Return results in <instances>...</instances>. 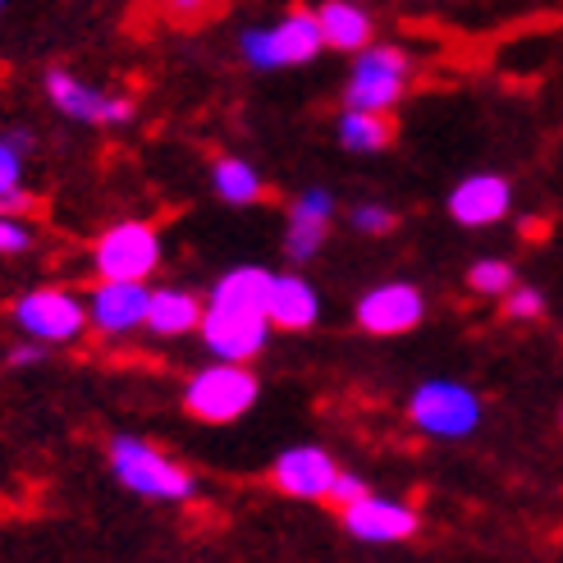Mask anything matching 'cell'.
<instances>
[{
  "label": "cell",
  "mask_w": 563,
  "mask_h": 563,
  "mask_svg": "<svg viewBox=\"0 0 563 563\" xmlns=\"http://www.w3.org/2000/svg\"><path fill=\"white\" fill-rule=\"evenodd\" d=\"M321 51H325V37H321L317 10H285L275 23H252L239 33V55L262 74L312 65Z\"/></svg>",
  "instance_id": "1"
},
{
  "label": "cell",
  "mask_w": 563,
  "mask_h": 563,
  "mask_svg": "<svg viewBox=\"0 0 563 563\" xmlns=\"http://www.w3.org/2000/svg\"><path fill=\"white\" fill-rule=\"evenodd\" d=\"M110 472L120 476V486L133 490V495H143V499H192L197 482H192V472H184L170 454H161V449L143 435H115L110 440Z\"/></svg>",
  "instance_id": "2"
},
{
  "label": "cell",
  "mask_w": 563,
  "mask_h": 563,
  "mask_svg": "<svg viewBox=\"0 0 563 563\" xmlns=\"http://www.w3.org/2000/svg\"><path fill=\"white\" fill-rule=\"evenodd\" d=\"M257 399H262L257 376L247 372V362H230V357H216L184 389V408L197 421H211V427H230L243 412H252Z\"/></svg>",
  "instance_id": "3"
},
{
  "label": "cell",
  "mask_w": 563,
  "mask_h": 563,
  "mask_svg": "<svg viewBox=\"0 0 563 563\" xmlns=\"http://www.w3.org/2000/svg\"><path fill=\"white\" fill-rule=\"evenodd\" d=\"M408 82H412L408 51L385 46V42H367L362 51H353V69H349V82H344V106L389 115V110L404 101Z\"/></svg>",
  "instance_id": "4"
},
{
  "label": "cell",
  "mask_w": 563,
  "mask_h": 563,
  "mask_svg": "<svg viewBox=\"0 0 563 563\" xmlns=\"http://www.w3.org/2000/svg\"><path fill=\"white\" fill-rule=\"evenodd\" d=\"M408 417L421 435L431 440H467L476 427H482V394L463 380H421L408 399Z\"/></svg>",
  "instance_id": "5"
},
{
  "label": "cell",
  "mask_w": 563,
  "mask_h": 563,
  "mask_svg": "<svg viewBox=\"0 0 563 563\" xmlns=\"http://www.w3.org/2000/svg\"><path fill=\"white\" fill-rule=\"evenodd\" d=\"M92 266L101 279H147L161 266V234L147 220H120L97 239Z\"/></svg>",
  "instance_id": "6"
},
{
  "label": "cell",
  "mask_w": 563,
  "mask_h": 563,
  "mask_svg": "<svg viewBox=\"0 0 563 563\" xmlns=\"http://www.w3.org/2000/svg\"><path fill=\"white\" fill-rule=\"evenodd\" d=\"M14 325L37 344H74L88 330V302L69 289H33L14 302Z\"/></svg>",
  "instance_id": "7"
},
{
  "label": "cell",
  "mask_w": 563,
  "mask_h": 563,
  "mask_svg": "<svg viewBox=\"0 0 563 563\" xmlns=\"http://www.w3.org/2000/svg\"><path fill=\"white\" fill-rule=\"evenodd\" d=\"M202 340L216 357H230V362H252L266 340H271V317L266 307H230V302H207L202 312Z\"/></svg>",
  "instance_id": "8"
},
{
  "label": "cell",
  "mask_w": 563,
  "mask_h": 563,
  "mask_svg": "<svg viewBox=\"0 0 563 563\" xmlns=\"http://www.w3.org/2000/svg\"><path fill=\"white\" fill-rule=\"evenodd\" d=\"M46 97H51V106L60 110L65 120H78V124L115 129V124H129L133 120V101L129 97L92 88V82H82L69 69H51L46 74Z\"/></svg>",
  "instance_id": "9"
},
{
  "label": "cell",
  "mask_w": 563,
  "mask_h": 563,
  "mask_svg": "<svg viewBox=\"0 0 563 563\" xmlns=\"http://www.w3.org/2000/svg\"><path fill=\"white\" fill-rule=\"evenodd\" d=\"M147 279H101L88 298V325L106 340H124L147 325Z\"/></svg>",
  "instance_id": "10"
},
{
  "label": "cell",
  "mask_w": 563,
  "mask_h": 563,
  "mask_svg": "<svg viewBox=\"0 0 563 563\" xmlns=\"http://www.w3.org/2000/svg\"><path fill=\"white\" fill-rule=\"evenodd\" d=\"M427 317V298L408 279H389L357 298V325L367 334H408Z\"/></svg>",
  "instance_id": "11"
},
{
  "label": "cell",
  "mask_w": 563,
  "mask_h": 563,
  "mask_svg": "<svg viewBox=\"0 0 563 563\" xmlns=\"http://www.w3.org/2000/svg\"><path fill=\"white\" fill-rule=\"evenodd\" d=\"M344 527L353 541H367V545H394V541H408L417 531V509L412 504H399L389 495H362L353 504H344Z\"/></svg>",
  "instance_id": "12"
},
{
  "label": "cell",
  "mask_w": 563,
  "mask_h": 563,
  "mask_svg": "<svg viewBox=\"0 0 563 563\" xmlns=\"http://www.w3.org/2000/svg\"><path fill=\"white\" fill-rule=\"evenodd\" d=\"M509 211H514V188L504 175H490V170L459 179L454 192H449V216L463 230H486V224H499Z\"/></svg>",
  "instance_id": "13"
},
{
  "label": "cell",
  "mask_w": 563,
  "mask_h": 563,
  "mask_svg": "<svg viewBox=\"0 0 563 563\" xmlns=\"http://www.w3.org/2000/svg\"><path fill=\"white\" fill-rule=\"evenodd\" d=\"M271 476L289 499H325L334 476H340V467H334V459L321 444H289L285 454L275 459Z\"/></svg>",
  "instance_id": "14"
},
{
  "label": "cell",
  "mask_w": 563,
  "mask_h": 563,
  "mask_svg": "<svg viewBox=\"0 0 563 563\" xmlns=\"http://www.w3.org/2000/svg\"><path fill=\"white\" fill-rule=\"evenodd\" d=\"M330 220H334V197L325 188H307V192L294 197L289 224H285V257L294 266H307L325 247Z\"/></svg>",
  "instance_id": "15"
},
{
  "label": "cell",
  "mask_w": 563,
  "mask_h": 563,
  "mask_svg": "<svg viewBox=\"0 0 563 563\" xmlns=\"http://www.w3.org/2000/svg\"><path fill=\"white\" fill-rule=\"evenodd\" d=\"M266 317L275 330H307L317 325L321 317V294L307 275L285 271V275H271V294H266Z\"/></svg>",
  "instance_id": "16"
},
{
  "label": "cell",
  "mask_w": 563,
  "mask_h": 563,
  "mask_svg": "<svg viewBox=\"0 0 563 563\" xmlns=\"http://www.w3.org/2000/svg\"><path fill=\"white\" fill-rule=\"evenodd\" d=\"M202 312H207V302L197 294L165 285V289H152L147 298V330L161 334V340H179V334L202 325Z\"/></svg>",
  "instance_id": "17"
},
{
  "label": "cell",
  "mask_w": 563,
  "mask_h": 563,
  "mask_svg": "<svg viewBox=\"0 0 563 563\" xmlns=\"http://www.w3.org/2000/svg\"><path fill=\"white\" fill-rule=\"evenodd\" d=\"M317 23H321V37L330 51H362L376 33L372 14L362 10L357 0H325L317 10Z\"/></svg>",
  "instance_id": "18"
},
{
  "label": "cell",
  "mask_w": 563,
  "mask_h": 563,
  "mask_svg": "<svg viewBox=\"0 0 563 563\" xmlns=\"http://www.w3.org/2000/svg\"><path fill=\"white\" fill-rule=\"evenodd\" d=\"M334 133H340L344 152L372 156V152L389 147L394 124H389V115H380V110H353V106H344V115H340V124H334Z\"/></svg>",
  "instance_id": "19"
},
{
  "label": "cell",
  "mask_w": 563,
  "mask_h": 563,
  "mask_svg": "<svg viewBox=\"0 0 563 563\" xmlns=\"http://www.w3.org/2000/svg\"><path fill=\"white\" fill-rule=\"evenodd\" d=\"M211 188H216L220 202L252 207V202H262L266 179L257 175V165H247L243 156H220V161L211 165Z\"/></svg>",
  "instance_id": "20"
},
{
  "label": "cell",
  "mask_w": 563,
  "mask_h": 563,
  "mask_svg": "<svg viewBox=\"0 0 563 563\" xmlns=\"http://www.w3.org/2000/svg\"><path fill=\"white\" fill-rule=\"evenodd\" d=\"M23 156H27V133H5L0 137V211L23 216L33 207V197L23 188Z\"/></svg>",
  "instance_id": "21"
},
{
  "label": "cell",
  "mask_w": 563,
  "mask_h": 563,
  "mask_svg": "<svg viewBox=\"0 0 563 563\" xmlns=\"http://www.w3.org/2000/svg\"><path fill=\"white\" fill-rule=\"evenodd\" d=\"M271 275L266 266H234L216 279V289L207 302H230V307H266V294H271Z\"/></svg>",
  "instance_id": "22"
},
{
  "label": "cell",
  "mask_w": 563,
  "mask_h": 563,
  "mask_svg": "<svg viewBox=\"0 0 563 563\" xmlns=\"http://www.w3.org/2000/svg\"><path fill=\"white\" fill-rule=\"evenodd\" d=\"M467 285L472 294H482V298H504L514 285H518V275L509 262H499V257H482V262H472L467 271Z\"/></svg>",
  "instance_id": "23"
},
{
  "label": "cell",
  "mask_w": 563,
  "mask_h": 563,
  "mask_svg": "<svg viewBox=\"0 0 563 563\" xmlns=\"http://www.w3.org/2000/svg\"><path fill=\"white\" fill-rule=\"evenodd\" d=\"M349 224L357 234H372V239H380V234H389L394 224H399V216H394L389 207H380V202H357L353 211H349Z\"/></svg>",
  "instance_id": "24"
},
{
  "label": "cell",
  "mask_w": 563,
  "mask_h": 563,
  "mask_svg": "<svg viewBox=\"0 0 563 563\" xmlns=\"http://www.w3.org/2000/svg\"><path fill=\"white\" fill-rule=\"evenodd\" d=\"M33 247V224L23 216L0 211V257H19V252Z\"/></svg>",
  "instance_id": "25"
},
{
  "label": "cell",
  "mask_w": 563,
  "mask_h": 563,
  "mask_svg": "<svg viewBox=\"0 0 563 563\" xmlns=\"http://www.w3.org/2000/svg\"><path fill=\"white\" fill-rule=\"evenodd\" d=\"M504 312H509L514 321H537L545 312V294L531 289V285H514L509 294H504Z\"/></svg>",
  "instance_id": "26"
},
{
  "label": "cell",
  "mask_w": 563,
  "mask_h": 563,
  "mask_svg": "<svg viewBox=\"0 0 563 563\" xmlns=\"http://www.w3.org/2000/svg\"><path fill=\"white\" fill-rule=\"evenodd\" d=\"M372 486L367 482H362V476H353V472H340V476H334V486H330V504H340V509H344V504H353V499H362V495H367Z\"/></svg>",
  "instance_id": "27"
},
{
  "label": "cell",
  "mask_w": 563,
  "mask_h": 563,
  "mask_svg": "<svg viewBox=\"0 0 563 563\" xmlns=\"http://www.w3.org/2000/svg\"><path fill=\"white\" fill-rule=\"evenodd\" d=\"M216 5V0H165V10H170L175 19H197V14H207Z\"/></svg>",
  "instance_id": "28"
},
{
  "label": "cell",
  "mask_w": 563,
  "mask_h": 563,
  "mask_svg": "<svg viewBox=\"0 0 563 563\" xmlns=\"http://www.w3.org/2000/svg\"><path fill=\"white\" fill-rule=\"evenodd\" d=\"M42 357H46V344H37V340L33 344H19L10 353V367H33V362H42Z\"/></svg>",
  "instance_id": "29"
},
{
  "label": "cell",
  "mask_w": 563,
  "mask_h": 563,
  "mask_svg": "<svg viewBox=\"0 0 563 563\" xmlns=\"http://www.w3.org/2000/svg\"><path fill=\"white\" fill-rule=\"evenodd\" d=\"M0 10H5V0H0Z\"/></svg>",
  "instance_id": "30"
}]
</instances>
